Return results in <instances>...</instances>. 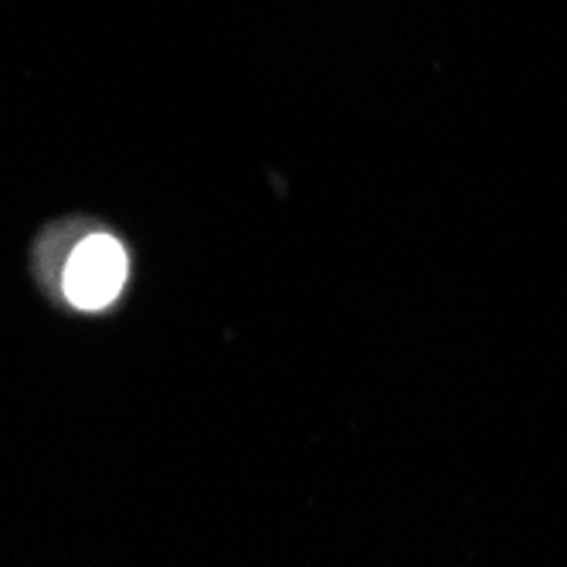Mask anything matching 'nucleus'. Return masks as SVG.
Here are the masks:
<instances>
[{
  "instance_id": "f257e3e1",
  "label": "nucleus",
  "mask_w": 567,
  "mask_h": 567,
  "mask_svg": "<svg viewBox=\"0 0 567 567\" xmlns=\"http://www.w3.org/2000/svg\"><path fill=\"white\" fill-rule=\"evenodd\" d=\"M130 276V259L126 248L113 235H89L65 266L62 289L72 306L95 313L106 309L126 286Z\"/></svg>"
}]
</instances>
